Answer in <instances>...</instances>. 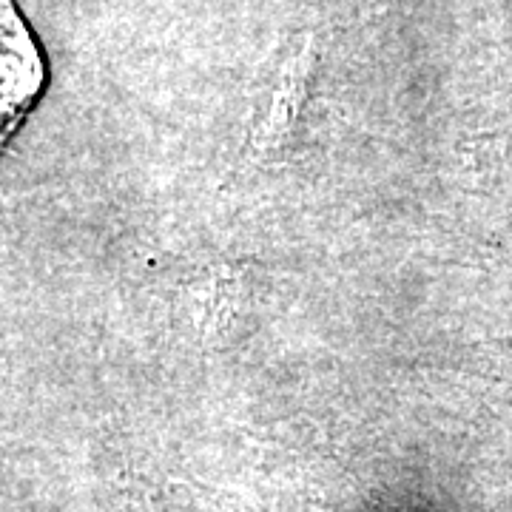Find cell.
Returning a JSON list of instances; mask_svg holds the SVG:
<instances>
[{"label":"cell","instance_id":"6da1fadb","mask_svg":"<svg viewBox=\"0 0 512 512\" xmlns=\"http://www.w3.org/2000/svg\"><path fill=\"white\" fill-rule=\"evenodd\" d=\"M49 80V66L29 20L15 0H0V160L35 109Z\"/></svg>","mask_w":512,"mask_h":512}]
</instances>
